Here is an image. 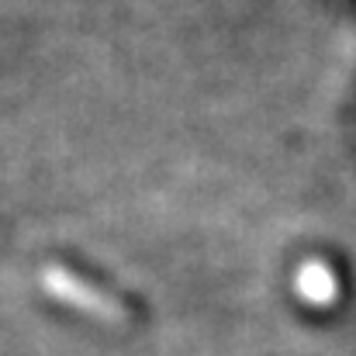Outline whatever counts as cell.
<instances>
[{
    "label": "cell",
    "mask_w": 356,
    "mask_h": 356,
    "mask_svg": "<svg viewBox=\"0 0 356 356\" xmlns=\"http://www.w3.org/2000/svg\"><path fill=\"white\" fill-rule=\"evenodd\" d=\"M42 291L49 298H56L59 305L87 312V315H94L101 322H121V305L115 298H108L104 291H97L94 284L80 280L76 273H70L63 266H45L42 270Z\"/></svg>",
    "instance_id": "cell-1"
},
{
    "label": "cell",
    "mask_w": 356,
    "mask_h": 356,
    "mask_svg": "<svg viewBox=\"0 0 356 356\" xmlns=\"http://www.w3.org/2000/svg\"><path fill=\"white\" fill-rule=\"evenodd\" d=\"M294 291H298L301 301H308L315 308H325V305H332L339 298V280H336V273H332L329 263L308 259L294 273Z\"/></svg>",
    "instance_id": "cell-2"
}]
</instances>
